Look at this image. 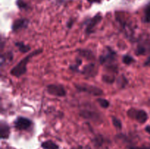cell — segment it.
<instances>
[{
  "instance_id": "cell-13",
  "label": "cell",
  "mask_w": 150,
  "mask_h": 149,
  "mask_svg": "<svg viewBox=\"0 0 150 149\" xmlns=\"http://www.w3.org/2000/svg\"><path fill=\"white\" fill-rule=\"evenodd\" d=\"M41 146L43 149H59V146L55 143L51 141V140L43 142Z\"/></svg>"
},
{
  "instance_id": "cell-14",
  "label": "cell",
  "mask_w": 150,
  "mask_h": 149,
  "mask_svg": "<svg viewBox=\"0 0 150 149\" xmlns=\"http://www.w3.org/2000/svg\"><path fill=\"white\" fill-rule=\"evenodd\" d=\"M143 20L144 23H150V2L146 4L144 10Z\"/></svg>"
},
{
  "instance_id": "cell-19",
  "label": "cell",
  "mask_w": 150,
  "mask_h": 149,
  "mask_svg": "<svg viewBox=\"0 0 150 149\" xmlns=\"http://www.w3.org/2000/svg\"><path fill=\"white\" fill-rule=\"evenodd\" d=\"M112 123L116 128L119 129H121L122 125V122L120 121V120L119 119V118H117V117L113 116L112 117Z\"/></svg>"
},
{
  "instance_id": "cell-10",
  "label": "cell",
  "mask_w": 150,
  "mask_h": 149,
  "mask_svg": "<svg viewBox=\"0 0 150 149\" xmlns=\"http://www.w3.org/2000/svg\"><path fill=\"white\" fill-rule=\"evenodd\" d=\"M80 115L83 118L88 120H92V121H99L100 115L97 112L89 110H81L80 112Z\"/></svg>"
},
{
  "instance_id": "cell-2",
  "label": "cell",
  "mask_w": 150,
  "mask_h": 149,
  "mask_svg": "<svg viewBox=\"0 0 150 149\" xmlns=\"http://www.w3.org/2000/svg\"><path fill=\"white\" fill-rule=\"evenodd\" d=\"M75 87L79 91L86 92V93H90V94L93 95V96H99L103 94V91L102 89L95 86L82 83V84H76L75 85Z\"/></svg>"
},
{
  "instance_id": "cell-1",
  "label": "cell",
  "mask_w": 150,
  "mask_h": 149,
  "mask_svg": "<svg viewBox=\"0 0 150 149\" xmlns=\"http://www.w3.org/2000/svg\"><path fill=\"white\" fill-rule=\"evenodd\" d=\"M42 52V49H38L35 50V51H32V53L29 54L28 56H26V57L23 58L22 60H21L18 62V64H16L14 67L10 71V74L11 75L15 76V77H21L23 74H24L26 72V66H27V64L29 63V61H30L31 58L32 57H34L35 56L38 55V54L41 53Z\"/></svg>"
},
{
  "instance_id": "cell-11",
  "label": "cell",
  "mask_w": 150,
  "mask_h": 149,
  "mask_svg": "<svg viewBox=\"0 0 150 149\" xmlns=\"http://www.w3.org/2000/svg\"><path fill=\"white\" fill-rule=\"evenodd\" d=\"M0 133H1V139H7L8 138L10 135V127L4 121H1L0 124Z\"/></svg>"
},
{
  "instance_id": "cell-26",
  "label": "cell",
  "mask_w": 150,
  "mask_h": 149,
  "mask_svg": "<svg viewBox=\"0 0 150 149\" xmlns=\"http://www.w3.org/2000/svg\"><path fill=\"white\" fill-rule=\"evenodd\" d=\"M73 20H70V21H69V23H68V24H67V26H68V27L69 28H71L72 27V25H73Z\"/></svg>"
},
{
  "instance_id": "cell-15",
  "label": "cell",
  "mask_w": 150,
  "mask_h": 149,
  "mask_svg": "<svg viewBox=\"0 0 150 149\" xmlns=\"http://www.w3.org/2000/svg\"><path fill=\"white\" fill-rule=\"evenodd\" d=\"M16 46L18 48V50L21 53H26L28 52V51H30L31 49V48L29 45H25V44L22 42H16Z\"/></svg>"
},
{
  "instance_id": "cell-9",
  "label": "cell",
  "mask_w": 150,
  "mask_h": 149,
  "mask_svg": "<svg viewBox=\"0 0 150 149\" xmlns=\"http://www.w3.org/2000/svg\"><path fill=\"white\" fill-rule=\"evenodd\" d=\"M29 23V20L26 18L18 19V20H16L13 22L12 29H13V32H17V31L21 30V29H25L28 26Z\"/></svg>"
},
{
  "instance_id": "cell-6",
  "label": "cell",
  "mask_w": 150,
  "mask_h": 149,
  "mask_svg": "<svg viewBox=\"0 0 150 149\" xmlns=\"http://www.w3.org/2000/svg\"><path fill=\"white\" fill-rule=\"evenodd\" d=\"M107 49H108L107 52L100 57V61L102 64H108L109 65H111L112 63L115 61L116 53L111 48H107Z\"/></svg>"
},
{
  "instance_id": "cell-16",
  "label": "cell",
  "mask_w": 150,
  "mask_h": 149,
  "mask_svg": "<svg viewBox=\"0 0 150 149\" xmlns=\"http://www.w3.org/2000/svg\"><path fill=\"white\" fill-rule=\"evenodd\" d=\"M103 80L107 83H113L115 80V77L113 74H103Z\"/></svg>"
},
{
  "instance_id": "cell-4",
  "label": "cell",
  "mask_w": 150,
  "mask_h": 149,
  "mask_svg": "<svg viewBox=\"0 0 150 149\" xmlns=\"http://www.w3.org/2000/svg\"><path fill=\"white\" fill-rule=\"evenodd\" d=\"M46 91L49 94L55 96H59V97L66 96V93H67L65 89L62 85H48L46 86Z\"/></svg>"
},
{
  "instance_id": "cell-17",
  "label": "cell",
  "mask_w": 150,
  "mask_h": 149,
  "mask_svg": "<svg viewBox=\"0 0 150 149\" xmlns=\"http://www.w3.org/2000/svg\"><path fill=\"white\" fill-rule=\"evenodd\" d=\"M97 101H98V102L102 108H108L110 106V102L107 99H103V98H98Z\"/></svg>"
},
{
  "instance_id": "cell-8",
  "label": "cell",
  "mask_w": 150,
  "mask_h": 149,
  "mask_svg": "<svg viewBox=\"0 0 150 149\" xmlns=\"http://www.w3.org/2000/svg\"><path fill=\"white\" fill-rule=\"evenodd\" d=\"M82 74L86 75V77H94L96 75L97 72H98V69H97L96 66L93 63H90L89 64H86L84 67H83V70H82Z\"/></svg>"
},
{
  "instance_id": "cell-7",
  "label": "cell",
  "mask_w": 150,
  "mask_h": 149,
  "mask_svg": "<svg viewBox=\"0 0 150 149\" xmlns=\"http://www.w3.org/2000/svg\"><path fill=\"white\" fill-rule=\"evenodd\" d=\"M15 127L19 130L28 129L32 126V121L24 117H18L14 122Z\"/></svg>"
},
{
  "instance_id": "cell-18",
  "label": "cell",
  "mask_w": 150,
  "mask_h": 149,
  "mask_svg": "<svg viewBox=\"0 0 150 149\" xmlns=\"http://www.w3.org/2000/svg\"><path fill=\"white\" fill-rule=\"evenodd\" d=\"M146 53V49L144 46H143V45H139L136 50V54L138 56L144 55V54H145Z\"/></svg>"
},
{
  "instance_id": "cell-25",
  "label": "cell",
  "mask_w": 150,
  "mask_h": 149,
  "mask_svg": "<svg viewBox=\"0 0 150 149\" xmlns=\"http://www.w3.org/2000/svg\"><path fill=\"white\" fill-rule=\"evenodd\" d=\"M145 66H149L150 65V57L147 58V60H146V61H145V64H144Z\"/></svg>"
},
{
  "instance_id": "cell-12",
  "label": "cell",
  "mask_w": 150,
  "mask_h": 149,
  "mask_svg": "<svg viewBox=\"0 0 150 149\" xmlns=\"http://www.w3.org/2000/svg\"><path fill=\"white\" fill-rule=\"evenodd\" d=\"M77 51L79 53V55L81 56L82 57H84V58H87L89 60H92L95 58V55L93 54V53L91 51H89V50L79 49Z\"/></svg>"
},
{
  "instance_id": "cell-21",
  "label": "cell",
  "mask_w": 150,
  "mask_h": 149,
  "mask_svg": "<svg viewBox=\"0 0 150 149\" xmlns=\"http://www.w3.org/2000/svg\"><path fill=\"white\" fill-rule=\"evenodd\" d=\"M16 4H17V6L20 9H26L28 7L27 3L25 2V1H23V0H17Z\"/></svg>"
},
{
  "instance_id": "cell-23",
  "label": "cell",
  "mask_w": 150,
  "mask_h": 149,
  "mask_svg": "<svg viewBox=\"0 0 150 149\" xmlns=\"http://www.w3.org/2000/svg\"><path fill=\"white\" fill-rule=\"evenodd\" d=\"M102 1L103 0H87L88 2H89L90 4H93V3H98V4H99V3H101Z\"/></svg>"
},
{
  "instance_id": "cell-24",
  "label": "cell",
  "mask_w": 150,
  "mask_h": 149,
  "mask_svg": "<svg viewBox=\"0 0 150 149\" xmlns=\"http://www.w3.org/2000/svg\"><path fill=\"white\" fill-rule=\"evenodd\" d=\"M129 149H150L149 147H129Z\"/></svg>"
},
{
  "instance_id": "cell-3",
  "label": "cell",
  "mask_w": 150,
  "mask_h": 149,
  "mask_svg": "<svg viewBox=\"0 0 150 149\" xmlns=\"http://www.w3.org/2000/svg\"><path fill=\"white\" fill-rule=\"evenodd\" d=\"M127 115L130 118L136 120L141 124H144L148 119V115L144 110H138L136 108H130L127 111Z\"/></svg>"
},
{
  "instance_id": "cell-22",
  "label": "cell",
  "mask_w": 150,
  "mask_h": 149,
  "mask_svg": "<svg viewBox=\"0 0 150 149\" xmlns=\"http://www.w3.org/2000/svg\"><path fill=\"white\" fill-rule=\"evenodd\" d=\"M127 83V79L125 77V76L123 75L121 76V77L118 79V84L120 85L121 87H125V86Z\"/></svg>"
},
{
  "instance_id": "cell-27",
  "label": "cell",
  "mask_w": 150,
  "mask_h": 149,
  "mask_svg": "<svg viewBox=\"0 0 150 149\" xmlns=\"http://www.w3.org/2000/svg\"><path fill=\"white\" fill-rule=\"evenodd\" d=\"M145 130H146L149 134H150V126H146V128H145Z\"/></svg>"
},
{
  "instance_id": "cell-20",
  "label": "cell",
  "mask_w": 150,
  "mask_h": 149,
  "mask_svg": "<svg viewBox=\"0 0 150 149\" xmlns=\"http://www.w3.org/2000/svg\"><path fill=\"white\" fill-rule=\"evenodd\" d=\"M134 61H135L134 58L129 55H125L123 56L122 61L124 62V64H127V65H129V64H130L132 62H133Z\"/></svg>"
},
{
  "instance_id": "cell-5",
  "label": "cell",
  "mask_w": 150,
  "mask_h": 149,
  "mask_svg": "<svg viewBox=\"0 0 150 149\" xmlns=\"http://www.w3.org/2000/svg\"><path fill=\"white\" fill-rule=\"evenodd\" d=\"M102 15L100 13H98L97 15H95L93 18L89 20L87 23V26L86 28V33L87 34H90L92 32H94V29L98 26V24H99L100 22L102 20Z\"/></svg>"
}]
</instances>
